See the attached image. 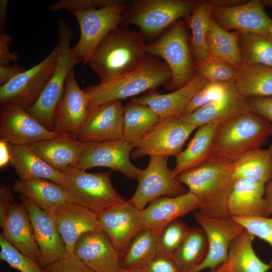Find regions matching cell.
I'll list each match as a JSON object with an SVG mask.
<instances>
[{"label":"cell","mask_w":272,"mask_h":272,"mask_svg":"<svg viewBox=\"0 0 272 272\" xmlns=\"http://www.w3.org/2000/svg\"><path fill=\"white\" fill-rule=\"evenodd\" d=\"M176 177L198 198L199 212L212 217H230L227 201L236 181L234 162L211 157Z\"/></svg>","instance_id":"obj_1"},{"label":"cell","mask_w":272,"mask_h":272,"mask_svg":"<svg viewBox=\"0 0 272 272\" xmlns=\"http://www.w3.org/2000/svg\"><path fill=\"white\" fill-rule=\"evenodd\" d=\"M148 55L140 34L118 27L102 39L88 63L101 83H106L137 68Z\"/></svg>","instance_id":"obj_2"},{"label":"cell","mask_w":272,"mask_h":272,"mask_svg":"<svg viewBox=\"0 0 272 272\" xmlns=\"http://www.w3.org/2000/svg\"><path fill=\"white\" fill-rule=\"evenodd\" d=\"M171 77L169 67L165 62L148 55L134 70L108 82L88 86L83 90L91 107L154 90L168 84Z\"/></svg>","instance_id":"obj_3"},{"label":"cell","mask_w":272,"mask_h":272,"mask_svg":"<svg viewBox=\"0 0 272 272\" xmlns=\"http://www.w3.org/2000/svg\"><path fill=\"white\" fill-rule=\"evenodd\" d=\"M271 135L270 123L262 116L248 111L218 126L211 157L235 162L261 148Z\"/></svg>","instance_id":"obj_4"},{"label":"cell","mask_w":272,"mask_h":272,"mask_svg":"<svg viewBox=\"0 0 272 272\" xmlns=\"http://www.w3.org/2000/svg\"><path fill=\"white\" fill-rule=\"evenodd\" d=\"M57 32L59 54L54 71L40 97L26 111L41 124L54 131L53 119L55 109L62 98L67 76L74 67L83 62L80 57L71 52L73 35L71 27L62 19H58Z\"/></svg>","instance_id":"obj_5"},{"label":"cell","mask_w":272,"mask_h":272,"mask_svg":"<svg viewBox=\"0 0 272 272\" xmlns=\"http://www.w3.org/2000/svg\"><path fill=\"white\" fill-rule=\"evenodd\" d=\"M147 53L162 58L169 67L171 77L166 85L168 90L173 91L182 87L196 74L195 63L182 19L169 27L155 41L148 44Z\"/></svg>","instance_id":"obj_6"},{"label":"cell","mask_w":272,"mask_h":272,"mask_svg":"<svg viewBox=\"0 0 272 272\" xmlns=\"http://www.w3.org/2000/svg\"><path fill=\"white\" fill-rule=\"evenodd\" d=\"M62 173L61 185L73 202L96 215L126 201L113 187L110 172L89 173L75 168Z\"/></svg>","instance_id":"obj_7"},{"label":"cell","mask_w":272,"mask_h":272,"mask_svg":"<svg viewBox=\"0 0 272 272\" xmlns=\"http://www.w3.org/2000/svg\"><path fill=\"white\" fill-rule=\"evenodd\" d=\"M126 6L123 1L106 7L85 11H71L80 29L78 43L71 48L72 54L88 63L97 46L112 30L124 20Z\"/></svg>","instance_id":"obj_8"},{"label":"cell","mask_w":272,"mask_h":272,"mask_svg":"<svg viewBox=\"0 0 272 272\" xmlns=\"http://www.w3.org/2000/svg\"><path fill=\"white\" fill-rule=\"evenodd\" d=\"M193 0H138L124 13L127 25H134L148 35L160 33L190 15L196 3Z\"/></svg>","instance_id":"obj_9"},{"label":"cell","mask_w":272,"mask_h":272,"mask_svg":"<svg viewBox=\"0 0 272 272\" xmlns=\"http://www.w3.org/2000/svg\"><path fill=\"white\" fill-rule=\"evenodd\" d=\"M59 54L58 43L39 63L1 86V105H15L27 109L34 104L53 74Z\"/></svg>","instance_id":"obj_10"},{"label":"cell","mask_w":272,"mask_h":272,"mask_svg":"<svg viewBox=\"0 0 272 272\" xmlns=\"http://www.w3.org/2000/svg\"><path fill=\"white\" fill-rule=\"evenodd\" d=\"M196 126L174 117L160 121L142 139L131 153L133 160L145 156L177 157Z\"/></svg>","instance_id":"obj_11"},{"label":"cell","mask_w":272,"mask_h":272,"mask_svg":"<svg viewBox=\"0 0 272 272\" xmlns=\"http://www.w3.org/2000/svg\"><path fill=\"white\" fill-rule=\"evenodd\" d=\"M138 185L127 201L140 210L161 196H176L187 192L168 166V158L150 156L148 166L138 177Z\"/></svg>","instance_id":"obj_12"},{"label":"cell","mask_w":272,"mask_h":272,"mask_svg":"<svg viewBox=\"0 0 272 272\" xmlns=\"http://www.w3.org/2000/svg\"><path fill=\"white\" fill-rule=\"evenodd\" d=\"M134 147L123 139L96 143H83L77 168L82 170L104 167L118 171L126 177L137 179L142 169L130 161Z\"/></svg>","instance_id":"obj_13"},{"label":"cell","mask_w":272,"mask_h":272,"mask_svg":"<svg viewBox=\"0 0 272 272\" xmlns=\"http://www.w3.org/2000/svg\"><path fill=\"white\" fill-rule=\"evenodd\" d=\"M193 216L206 234L208 251L204 260L193 272L206 268L213 270L228 260L232 242L245 229L231 217H212L199 211Z\"/></svg>","instance_id":"obj_14"},{"label":"cell","mask_w":272,"mask_h":272,"mask_svg":"<svg viewBox=\"0 0 272 272\" xmlns=\"http://www.w3.org/2000/svg\"><path fill=\"white\" fill-rule=\"evenodd\" d=\"M89 110L88 96L79 86L73 69L67 76L62 98L54 113V131L77 139Z\"/></svg>","instance_id":"obj_15"},{"label":"cell","mask_w":272,"mask_h":272,"mask_svg":"<svg viewBox=\"0 0 272 272\" xmlns=\"http://www.w3.org/2000/svg\"><path fill=\"white\" fill-rule=\"evenodd\" d=\"M60 135L41 124L26 109L1 105L0 138L15 145H29Z\"/></svg>","instance_id":"obj_16"},{"label":"cell","mask_w":272,"mask_h":272,"mask_svg":"<svg viewBox=\"0 0 272 272\" xmlns=\"http://www.w3.org/2000/svg\"><path fill=\"white\" fill-rule=\"evenodd\" d=\"M73 254L92 272H121V255L103 231L86 232L74 244Z\"/></svg>","instance_id":"obj_17"},{"label":"cell","mask_w":272,"mask_h":272,"mask_svg":"<svg viewBox=\"0 0 272 272\" xmlns=\"http://www.w3.org/2000/svg\"><path fill=\"white\" fill-rule=\"evenodd\" d=\"M212 17L221 27L228 31L268 33L272 27V19L265 12L259 0L217 7L213 9Z\"/></svg>","instance_id":"obj_18"},{"label":"cell","mask_w":272,"mask_h":272,"mask_svg":"<svg viewBox=\"0 0 272 272\" xmlns=\"http://www.w3.org/2000/svg\"><path fill=\"white\" fill-rule=\"evenodd\" d=\"M124 106L116 101L90 107L77 140L96 143L123 139Z\"/></svg>","instance_id":"obj_19"},{"label":"cell","mask_w":272,"mask_h":272,"mask_svg":"<svg viewBox=\"0 0 272 272\" xmlns=\"http://www.w3.org/2000/svg\"><path fill=\"white\" fill-rule=\"evenodd\" d=\"M102 231L121 255L132 238L146 228L142 210L127 201L97 215Z\"/></svg>","instance_id":"obj_20"},{"label":"cell","mask_w":272,"mask_h":272,"mask_svg":"<svg viewBox=\"0 0 272 272\" xmlns=\"http://www.w3.org/2000/svg\"><path fill=\"white\" fill-rule=\"evenodd\" d=\"M22 203L27 209L35 240L40 252V263L47 267L68 255L65 243L55 223L46 211L23 196Z\"/></svg>","instance_id":"obj_21"},{"label":"cell","mask_w":272,"mask_h":272,"mask_svg":"<svg viewBox=\"0 0 272 272\" xmlns=\"http://www.w3.org/2000/svg\"><path fill=\"white\" fill-rule=\"evenodd\" d=\"M207 82L203 76L196 72L189 83L170 93L162 94L151 90L129 102L150 107L161 120L180 118L192 98Z\"/></svg>","instance_id":"obj_22"},{"label":"cell","mask_w":272,"mask_h":272,"mask_svg":"<svg viewBox=\"0 0 272 272\" xmlns=\"http://www.w3.org/2000/svg\"><path fill=\"white\" fill-rule=\"evenodd\" d=\"M48 213L63 240L68 255L73 254L74 244L82 235L102 231L97 215L75 202L61 205Z\"/></svg>","instance_id":"obj_23"},{"label":"cell","mask_w":272,"mask_h":272,"mask_svg":"<svg viewBox=\"0 0 272 272\" xmlns=\"http://www.w3.org/2000/svg\"><path fill=\"white\" fill-rule=\"evenodd\" d=\"M199 208L198 198L187 191L176 196L158 197L152 201L142 212L146 228L153 229L158 236L167 225Z\"/></svg>","instance_id":"obj_24"},{"label":"cell","mask_w":272,"mask_h":272,"mask_svg":"<svg viewBox=\"0 0 272 272\" xmlns=\"http://www.w3.org/2000/svg\"><path fill=\"white\" fill-rule=\"evenodd\" d=\"M248 111L246 99L239 94L233 82L222 97L180 118L197 128L206 124L219 126Z\"/></svg>","instance_id":"obj_25"},{"label":"cell","mask_w":272,"mask_h":272,"mask_svg":"<svg viewBox=\"0 0 272 272\" xmlns=\"http://www.w3.org/2000/svg\"><path fill=\"white\" fill-rule=\"evenodd\" d=\"M1 228L2 235L19 252L40 261V252L33 226L28 211L22 203H13Z\"/></svg>","instance_id":"obj_26"},{"label":"cell","mask_w":272,"mask_h":272,"mask_svg":"<svg viewBox=\"0 0 272 272\" xmlns=\"http://www.w3.org/2000/svg\"><path fill=\"white\" fill-rule=\"evenodd\" d=\"M265 184L246 179H236L227 201L230 217H265Z\"/></svg>","instance_id":"obj_27"},{"label":"cell","mask_w":272,"mask_h":272,"mask_svg":"<svg viewBox=\"0 0 272 272\" xmlns=\"http://www.w3.org/2000/svg\"><path fill=\"white\" fill-rule=\"evenodd\" d=\"M242 0H201L196 1L186 19L191 31V49L195 64L207 60L210 55L207 47V36L210 29L212 14L217 7L238 5Z\"/></svg>","instance_id":"obj_28"},{"label":"cell","mask_w":272,"mask_h":272,"mask_svg":"<svg viewBox=\"0 0 272 272\" xmlns=\"http://www.w3.org/2000/svg\"><path fill=\"white\" fill-rule=\"evenodd\" d=\"M12 190L48 213L61 205L73 202L62 185L45 179H18L15 180Z\"/></svg>","instance_id":"obj_29"},{"label":"cell","mask_w":272,"mask_h":272,"mask_svg":"<svg viewBox=\"0 0 272 272\" xmlns=\"http://www.w3.org/2000/svg\"><path fill=\"white\" fill-rule=\"evenodd\" d=\"M33 150L47 164L60 172L77 168L83 143L60 135L56 138L30 145Z\"/></svg>","instance_id":"obj_30"},{"label":"cell","mask_w":272,"mask_h":272,"mask_svg":"<svg viewBox=\"0 0 272 272\" xmlns=\"http://www.w3.org/2000/svg\"><path fill=\"white\" fill-rule=\"evenodd\" d=\"M11 165L19 179L42 178L61 185L63 173L53 169L42 160L29 145L8 143Z\"/></svg>","instance_id":"obj_31"},{"label":"cell","mask_w":272,"mask_h":272,"mask_svg":"<svg viewBox=\"0 0 272 272\" xmlns=\"http://www.w3.org/2000/svg\"><path fill=\"white\" fill-rule=\"evenodd\" d=\"M217 127L206 124L197 128L186 148L176 157L175 166L172 170L175 177L202 164L211 157Z\"/></svg>","instance_id":"obj_32"},{"label":"cell","mask_w":272,"mask_h":272,"mask_svg":"<svg viewBox=\"0 0 272 272\" xmlns=\"http://www.w3.org/2000/svg\"><path fill=\"white\" fill-rule=\"evenodd\" d=\"M239 31L225 30L212 17L206 39L210 57L223 59L238 70L243 65L239 45Z\"/></svg>","instance_id":"obj_33"},{"label":"cell","mask_w":272,"mask_h":272,"mask_svg":"<svg viewBox=\"0 0 272 272\" xmlns=\"http://www.w3.org/2000/svg\"><path fill=\"white\" fill-rule=\"evenodd\" d=\"M234 84L247 99L272 96V66L243 64L238 70Z\"/></svg>","instance_id":"obj_34"},{"label":"cell","mask_w":272,"mask_h":272,"mask_svg":"<svg viewBox=\"0 0 272 272\" xmlns=\"http://www.w3.org/2000/svg\"><path fill=\"white\" fill-rule=\"evenodd\" d=\"M161 119L150 107L129 102L124 106L123 140L136 147Z\"/></svg>","instance_id":"obj_35"},{"label":"cell","mask_w":272,"mask_h":272,"mask_svg":"<svg viewBox=\"0 0 272 272\" xmlns=\"http://www.w3.org/2000/svg\"><path fill=\"white\" fill-rule=\"evenodd\" d=\"M158 235L149 228L138 232L121 255L123 270H138L144 267L157 254Z\"/></svg>","instance_id":"obj_36"},{"label":"cell","mask_w":272,"mask_h":272,"mask_svg":"<svg viewBox=\"0 0 272 272\" xmlns=\"http://www.w3.org/2000/svg\"><path fill=\"white\" fill-rule=\"evenodd\" d=\"M208 251V240L202 228H189L182 243L173 255L178 272H193L204 260Z\"/></svg>","instance_id":"obj_37"},{"label":"cell","mask_w":272,"mask_h":272,"mask_svg":"<svg viewBox=\"0 0 272 272\" xmlns=\"http://www.w3.org/2000/svg\"><path fill=\"white\" fill-rule=\"evenodd\" d=\"M236 179H249L266 184L272 177V143L267 148L249 152L234 162Z\"/></svg>","instance_id":"obj_38"},{"label":"cell","mask_w":272,"mask_h":272,"mask_svg":"<svg viewBox=\"0 0 272 272\" xmlns=\"http://www.w3.org/2000/svg\"><path fill=\"white\" fill-rule=\"evenodd\" d=\"M254 237L245 230L232 242L228 258L232 264V272H267L271 269L255 252L252 247Z\"/></svg>","instance_id":"obj_39"},{"label":"cell","mask_w":272,"mask_h":272,"mask_svg":"<svg viewBox=\"0 0 272 272\" xmlns=\"http://www.w3.org/2000/svg\"><path fill=\"white\" fill-rule=\"evenodd\" d=\"M243 64L272 66V37L269 33L240 32Z\"/></svg>","instance_id":"obj_40"},{"label":"cell","mask_w":272,"mask_h":272,"mask_svg":"<svg viewBox=\"0 0 272 272\" xmlns=\"http://www.w3.org/2000/svg\"><path fill=\"white\" fill-rule=\"evenodd\" d=\"M188 229L186 224L179 219L167 225L157 237V253L173 257L184 240Z\"/></svg>","instance_id":"obj_41"},{"label":"cell","mask_w":272,"mask_h":272,"mask_svg":"<svg viewBox=\"0 0 272 272\" xmlns=\"http://www.w3.org/2000/svg\"><path fill=\"white\" fill-rule=\"evenodd\" d=\"M0 259L20 272H49L40 262L19 252L0 234Z\"/></svg>","instance_id":"obj_42"},{"label":"cell","mask_w":272,"mask_h":272,"mask_svg":"<svg viewBox=\"0 0 272 272\" xmlns=\"http://www.w3.org/2000/svg\"><path fill=\"white\" fill-rule=\"evenodd\" d=\"M196 72L208 81L233 83L238 70L228 62L210 57L205 61L195 64Z\"/></svg>","instance_id":"obj_43"},{"label":"cell","mask_w":272,"mask_h":272,"mask_svg":"<svg viewBox=\"0 0 272 272\" xmlns=\"http://www.w3.org/2000/svg\"><path fill=\"white\" fill-rule=\"evenodd\" d=\"M231 83L208 81L195 94L180 118L222 97L227 93Z\"/></svg>","instance_id":"obj_44"},{"label":"cell","mask_w":272,"mask_h":272,"mask_svg":"<svg viewBox=\"0 0 272 272\" xmlns=\"http://www.w3.org/2000/svg\"><path fill=\"white\" fill-rule=\"evenodd\" d=\"M254 237L267 242L272 248V217H231ZM272 269V258L269 263Z\"/></svg>","instance_id":"obj_45"},{"label":"cell","mask_w":272,"mask_h":272,"mask_svg":"<svg viewBox=\"0 0 272 272\" xmlns=\"http://www.w3.org/2000/svg\"><path fill=\"white\" fill-rule=\"evenodd\" d=\"M120 0H60L48 6L51 12L62 9L71 11L98 9L115 4Z\"/></svg>","instance_id":"obj_46"},{"label":"cell","mask_w":272,"mask_h":272,"mask_svg":"<svg viewBox=\"0 0 272 272\" xmlns=\"http://www.w3.org/2000/svg\"><path fill=\"white\" fill-rule=\"evenodd\" d=\"M141 270L143 272H178L173 257L159 253Z\"/></svg>","instance_id":"obj_47"},{"label":"cell","mask_w":272,"mask_h":272,"mask_svg":"<svg viewBox=\"0 0 272 272\" xmlns=\"http://www.w3.org/2000/svg\"><path fill=\"white\" fill-rule=\"evenodd\" d=\"M246 100L248 110L262 116L272 126V96L250 97Z\"/></svg>","instance_id":"obj_48"},{"label":"cell","mask_w":272,"mask_h":272,"mask_svg":"<svg viewBox=\"0 0 272 272\" xmlns=\"http://www.w3.org/2000/svg\"><path fill=\"white\" fill-rule=\"evenodd\" d=\"M46 268L49 272H92L73 254L67 255Z\"/></svg>","instance_id":"obj_49"},{"label":"cell","mask_w":272,"mask_h":272,"mask_svg":"<svg viewBox=\"0 0 272 272\" xmlns=\"http://www.w3.org/2000/svg\"><path fill=\"white\" fill-rule=\"evenodd\" d=\"M13 37L5 31H0V66H9L10 63H17L19 55L16 52H11L10 45Z\"/></svg>","instance_id":"obj_50"},{"label":"cell","mask_w":272,"mask_h":272,"mask_svg":"<svg viewBox=\"0 0 272 272\" xmlns=\"http://www.w3.org/2000/svg\"><path fill=\"white\" fill-rule=\"evenodd\" d=\"M15 202L14 196L9 187L1 184L0 187V226L4 224L8 213Z\"/></svg>","instance_id":"obj_51"},{"label":"cell","mask_w":272,"mask_h":272,"mask_svg":"<svg viewBox=\"0 0 272 272\" xmlns=\"http://www.w3.org/2000/svg\"><path fill=\"white\" fill-rule=\"evenodd\" d=\"M25 71L24 66L17 63L12 65L0 66V86L6 84Z\"/></svg>","instance_id":"obj_52"},{"label":"cell","mask_w":272,"mask_h":272,"mask_svg":"<svg viewBox=\"0 0 272 272\" xmlns=\"http://www.w3.org/2000/svg\"><path fill=\"white\" fill-rule=\"evenodd\" d=\"M11 162V156L8 143L4 140H0V168L6 167Z\"/></svg>","instance_id":"obj_53"},{"label":"cell","mask_w":272,"mask_h":272,"mask_svg":"<svg viewBox=\"0 0 272 272\" xmlns=\"http://www.w3.org/2000/svg\"><path fill=\"white\" fill-rule=\"evenodd\" d=\"M265 217L272 215V177L265 186L264 194Z\"/></svg>","instance_id":"obj_54"},{"label":"cell","mask_w":272,"mask_h":272,"mask_svg":"<svg viewBox=\"0 0 272 272\" xmlns=\"http://www.w3.org/2000/svg\"><path fill=\"white\" fill-rule=\"evenodd\" d=\"M8 0L0 1V31H5L7 19Z\"/></svg>","instance_id":"obj_55"},{"label":"cell","mask_w":272,"mask_h":272,"mask_svg":"<svg viewBox=\"0 0 272 272\" xmlns=\"http://www.w3.org/2000/svg\"><path fill=\"white\" fill-rule=\"evenodd\" d=\"M211 272H232L231 261L228 259Z\"/></svg>","instance_id":"obj_56"},{"label":"cell","mask_w":272,"mask_h":272,"mask_svg":"<svg viewBox=\"0 0 272 272\" xmlns=\"http://www.w3.org/2000/svg\"><path fill=\"white\" fill-rule=\"evenodd\" d=\"M263 6L272 8V0H259Z\"/></svg>","instance_id":"obj_57"},{"label":"cell","mask_w":272,"mask_h":272,"mask_svg":"<svg viewBox=\"0 0 272 272\" xmlns=\"http://www.w3.org/2000/svg\"><path fill=\"white\" fill-rule=\"evenodd\" d=\"M121 272H143L141 269L138 270H122Z\"/></svg>","instance_id":"obj_58"},{"label":"cell","mask_w":272,"mask_h":272,"mask_svg":"<svg viewBox=\"0 0 272 272\" xmlns=\"http://www.w3.org/2000/svg\"><path fill=\"white\" fill-rule=\"evenodd\" d=\"M269 34H270V35L272 37V27L271 28V29H270L269 31Z\"/></svg>","instance_id":"obj_59"}]
</instances>
